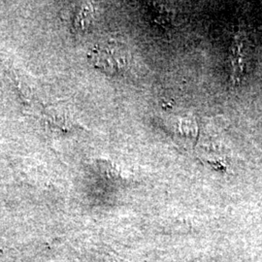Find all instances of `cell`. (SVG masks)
<instances>
[{"label": "cell", "mask_w": 262, "mask_h": 262, "mask_svg": "<svg viewBox=\"0 0 262 262\" xmlns=\"http://www.w3.org/2000/svg\"><path fill=\"white\" fill-rule=\"evenodd\" d=\"M92 60L94 66L100 67L104 71L117 73L127 66L128 55L122 46L108 43L94 49Z\"/></svg>", "instance_id": "1"}]
</instances>
